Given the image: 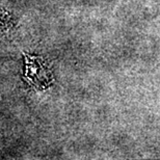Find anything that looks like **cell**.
Segmentation results:
<instances>
[{"instance_id": "6da1fadb", "label": "cell", "mask_w": 160, "mask_h": 160, "mask_svg": "<svg viewBox=\"0 0 160 160\" xmlns=\"http://www.w3.org/2000/svg\"><path fill=\"white\" fill-rule=\"evenodd\" d=\"M25 66V78L30 85L38 88H46L52 82V75L50 69L39 57L33 55H26Z\"/></svg>"}]
</instances>
